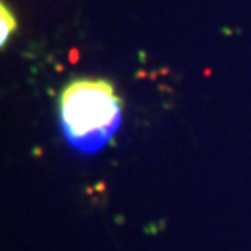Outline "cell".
Segmentation results:
<instances>
[{"label": "cell", "instance_id": "cell-1", "mask_svg": "<svg viewBox=\"0 0 251 251\" xmlns=\"http://www.w3.org/2000/svg\"><path fill=\"white\" fill-rule=\"evenodd\" d=\"M60 123L73 149L95 154L121 125V99L106 80H73L60 97Z\"/></svg>", "mask_w": 251, "mask_h": 251}, {"label": "cell", "instance_id": "cell-2", "mask_svg": "<svg viewBox=\"0 0 251 251\" xmlns=\"http://www.w3.org/2000/svg\"><path fill=\"white\" fill-rule=\"evenodd\" d=\"M17 30V17L13 15V11L8 8L6 2L0 4V47L8 45V41Z\"/></svg>", "mask_w": 251, "mask_h": 251}]
</instances>
